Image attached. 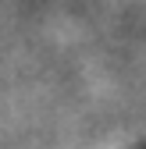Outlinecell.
I'll return each instance as SVG.
<instances>
[{
  "instance_id": "1",
  "label": "cell",
  "mask_w": 146,
  "mask_h": 149,
  "mask_svg": "<svg viewBox=\"0 0 146 149\" xmlns=\"http://www.w3.org/2000/svg\"><path fill=\"white\" fill-rule=\"evenodd\" d=\"M139 149H146V146H139Z\"/></svg>"
}]
</instances>
